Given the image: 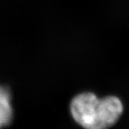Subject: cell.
<instances>
[{
    "mask_svg": "<svg viewBox=\"0 0 129 129\" xmlns=\"http://www.w3.org/2000/svg\"><path fill=\"white\" fill-rule=\"evenodd\" d=\"M124 111L123 102L115 95L99 97L93 92H83L73 97L70 113L84 129H110L116 125Z\"/></svg>",
    "mask_w": 129,
    "mask_h": 129,
    "instance_id": "cell-1",
    "label": "cell"
},
{
    "mask_svg": "<svg viewBox=\"0 0 129 129\" xmlns=\"http://www.w3.org/2000/svg\"><path fill=\"white\" fill-rule=\"evenodd\" d=\"M10 93L8 89L0 86V129L10 125L13 120Z\"/></svg>",
    "mask_w": 129,
    "mask_h": 129,
    "instance_id": "cell-2",
    "label": "cell"
}]
</instances>
